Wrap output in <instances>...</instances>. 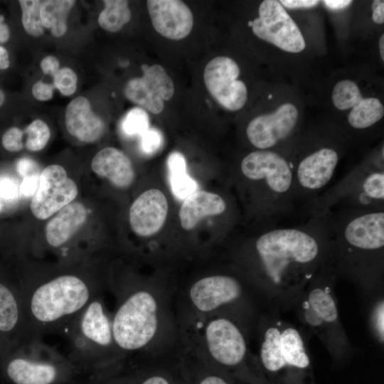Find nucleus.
Here are the masks:
<instances>
[{
  "label": "nucleus",
  "mask_w": 384,
  "mask_h": 384,
  "mask_svg": "<svg viewBox=\"0 0 384 384\" xmlns=\"http://www.w3.org/2000/svg\"><path fill=\"white\" fill-rule=\"evenodd\" d=\"M331 235L325 215L261 230L237 254V268L266 307L284 310L327 260Z\"/></svg>",
  "instance_id": "1"
},
{
  "label": "nucleus",
  "mask_w": 384,
  "mask_h": 384,
  "mask_svg": "<svg viewBox=\"0 0 384 384\" xmlns=\"http://www.w3.org/2000/svg\"><path fill=\"white\" fill-rule=\"evenodd\" d=\"M177 289L158 284L124 287L114 294L112 331L124 368L176 355L182 343Z\"/></svg>",
  "instance_id": "2"
},
{
  "label": "nucleus",
  "mask_w": 384,
  "mask_h": 384,
  "mask_svg": "<svg viewBox=\"0 0 384 384\" xmlns=\"http://www.w3.org/2000/svg\"><path fill=\"white\" fill-rule=\"evenodd\" d=\"M324 215L337 279L351 282L365 302L383 292L384 210L341 208Z\"/></svg>",
  "instance_id": "3"
},
{
  "label": "nucleus",
  "mask_w": 384,
  "mask_h": 384,
  "mask_svg": "<svg viewBox=\"0 0 384 384\" xmlns=\"http://www.w3.org/2000/svg\"><path fill=\"white\" fill-rule=\"evenodd\" d=\"M178 325L217 316L231 317L252 334L260 312L266 308L257 292L237 268L201 277L176 292Z\"/></svg>",
  "instance_id": "4"
},
{
  "label": "nucleus",
  "mask_w": 384,
  "mask_h": 384,
  "mask_svg": "<svg viewBox=\"0 0 384 384\" xmlns=\"http://www.w3.org/2000/svg\"><path fill=\"white\" fill-rule=\"evenodd\" d=\"M182 341L209 365L235 381L269 384L251 351L252 332L240 321L217 316L179 325Z\"/></svg>",
  "instance_id": "5"
},
{
  "label": "nucleus",
  "mask_w": 384,
  "mask_h": 384,
  "mask_svg": "<svg viewBox=\"0 0 384 384\" xmlns=\"http://www.w3.org/2000/svg\"><path fill=\"white\" fill-rule=\"evenodd\" d=\"M252 336L257 341L256 356L265 376L274 384H304L311 372L309 336L287 312L265 308Z\"/></svg>",
  "instance_id": "6"
},
{
  "label": "nucleus",
  "mask_w": 384,
  "mask_h": 384,
  "mask_svg": "<svg viewBox=\"0 0 384 384\" xmlns=\"http://www.w3.org/2000/svg\"><path fill=\"white\" fill-rule=\"evenodd\" d=\"M242 181L251 186V212L262 230L298 215L288 156L277 151L255 150L240 163Z\"/></svg>",
  "instance_id": "7"
},
{
  "label": "nucleus",
  "mask_w": 384,
  "mask_h": 384,
  "mask_svg": "<svg viewBox=\"0 0 384 384\" xmlns=\"http://www.w3.org/2000/svg\"><path fill=\"white\" fill-rule=\"evenodd\" d=\"M337 277L328 257L304 289L282 311L287 312L306 334L316 336L335 363L354 353L340 320L336 294Z\"/></svg>",
  "instance_id": "8"
},
{
  "label": "nucleus",
  "mask_w": 384,
  "mask_h": 384,
  "mask_svg": "<svg viewBox=\"0 0 384 384\" xmlns=\"http://www.w3.org/2000/svg\"><path fill=\"white\" fill-rule=\"evenodd\" d=\"M100 294L82 277L64 274L43 282L23 294V304L31 338L68 327Z\"/></svg>",
  "instance_id": "9"
},
{
  "label": "nucleus",
  "mask_w": 384,
  "mask_h": 384,
  "mask_svg": "<svg viewBox=\"0 0 384 384\" xmlns=\"http://www.w3.org/2000/svg\"><path fill=\"white\" fill-rule=\"evenodd\" d=\"M112 319L103 294H99L67 327L71 342L68 358L78 372L90 371L97 376L124 368L114 339Z\"/></svg>",
  "instance_id": "10"
},
{
  "label": "nucleus",
  "mask_w": 384,
  "mask_h": 384,
  "mask_svg": "<svg viewBox=\"0 0 384 384\" xmlns=\"http://www.w3.org/2000/svg\"><path fill=\"white\" fill-rule=\"evenodd\" d=\"M341 208L384 210L383 158L353 169L309 203L301 215L321 216Z\"/></svg>",
  "instance_id": "11"
},
{
  "label": "nucleus",
  "mask_w": 384,
  "mask_h": 384,
  "mask_svg": "<svg viewBox=\"0 0 384 384\" xmlns=\"http://www.w3.org/2000/svg\"><path fill=\"white\" fill-rule=\"evenodd\" d=\"M38 339L31 342V353L8 362L6 373L14 384H62L78 373L69 358L45 351Z\"/></svg>",
  "instance_id": "12"
},
{
  "label": "nucleus",
  "mask_w": 384,
  "mask_h": 384,
  "mask_svg": "<svg viewBox=\"0 0 384 384\" xmlns=\"http://www.w3.org/2000/svg\"><path fill=\"white\" fill-rule=\"evenodd\" d=\"M258 15L251 22L257 37L289 53H299L305 48L306 42L299 28L279 1H263Z\"/></svg>",
  "instance_id": "13"
},
{
  "label": "nucleus",
  "mask_w": 384,
  "mask_h": 384,
  "mask_svg": "<svg viewBox=\"0 0 384 384\" xmlns=\"http://www.w3.org/2000/svg\"><path fill=\"white\" fill-rule=\"evenodd\" d=\"M78 193L75 181L60 165L46 166L39 175L38 187L30 204L33 215L45 220L72 203Z\"/></svg>",
  "instance_id": "14"
},
{
  "label": "nucleus",
  "mask_w": 384,
  "mask_h": 384,
  "mask_svg": "<svg viewBox=\"0 0 384 384\" xmlns=\"http://www.w3.org/2000/svg\"><path fill=\"white\" fill-rule=\"evenodd\" d=\"M240 68L232 58L218 56L206 65L203 80L212 97L224 108L237 111L244 107L247 100L245 84L238 80Z\"/></svg>",
  "instance_id": "15"
},
{
  "label": "nucleus",
  "mask_w": 384,
  "mask_h": 384,
  "mask_svg": "<svg viewBox=\"0 0 384 384\" xmlns=\"http://www.w3.org/2000/svg\"><path fill=\"white\" fill-rule=\"evenodd\" d=\"M299 118L297 108L284 103L274 112L255 117L246 127V137L257 150H272L292 137Z\"/></svg>",
  "instance_id": "16"
},
{
  "label": "nucleus",
  "mask_w": 384,
  "mask_h": 384,
  "mask_svg": "<svg viewBox=\"0 0 384 384\" xmlns=\"http://www.w3.org/2000/svg\"><path fill=\"white\" fill-rule=\"evenodd\" d=\"M142 70V77L127 82L124 95L133 103L158 114L164 110V101L169 100L174 95V82L160 65L144 64Z\"/></svg>",
  "instance_id": "17"
},
{
  "label": "nucleus",
  "mask_w": 384,
  "mask_h": 384,
  "mask_svg": "<svg viewBox=\"0 0 384 384\" xmlns=\"http://www.w3.org/2000/svg\"><path fill=\"white\" fill-rule=\"evenodd\" d=\"M334 105L339 110L351 109L347 120L355 129H366L379 122L384 114V107L375 97H363L359 87L353 80L338 81L332 91Z\"/></svg>",
  "instance_id": "18"
},
{
  "label": "nucleus",
  "mask_w": 384,
  "mask_h": 384,
  "mask_svg": "<svg viewBox=\"0 0 384 384\" xmlns=\"http://www.w3.org/2000/svg\"><path fill=\"white\" fill-rule=\"evenodd\" d=\"M148 11L154 28L162 36L171 40L187 37L193 26L189 7L179 0H148Z\"/></svg>",
  "instance_id": "19"
},
{
  "label": "nucleus",
  "mask_w": 384,
  "mask_h": 384,
  "mask_svg": "<svg viewBox=\"0 0 384 384\" xmlns=\"http://www.w3.org/2000/svg\"><path fill=\"white\" fill-rule=\"evenodd\" d=\"M169 205L165 195L151 188L142 193L129 209V223L132 230L140 237L157 233L167 217Z\"/></svg>",
  "instance_id": "20"
},
{
  "label": "nucleus",
  "mask_w": 384,
  "mask_h": 384,
  "mask_svg": "<svg viewBox=\"0 0 384 384\" xmlns=\"http://www.w3.org/2000/svg\"><path fill=\"white\" fill-rule=\"evenodd\" d=\"M65 116L68 132L82 142H94L104 134L105 124L92 111L86 97L80 96L73 99L68 105Z\"/></svg>",
  "instance_id": "21"
},
{
  "label": "nucleus",
  "mask_w": 384,
  "mask_h": 384,
  "mask_svg": "<svg viewBox=\"0 0 384 384\" xmlns=\"http://www.w3.org/2000/svg\"><path fill=\"white\" fill-rule=\"evenodd\" d=\"M91 168L97 175L121 188L129 187L135 176L129 158L114 147H105L98 151L92 160Z\"/></svg>",
  "instance_id": "22"
},
{
  "label": "nucleus",
  "mask_w": 384,
  "mask_h": 384,
  "mask_svg": "<svg viewBox=\"0 0 384 384\" xmlns=\"http://www.w3.org/2000/svg\"><path fill=\"white\" fill-rule=\"evenodd\" d=\"M227 210V201L221 196L198 190L187 197L181 206L178 213L181 225L186 230H192L201 219L220 215Z\"/></svg>",
  "instance_id": "23"
},
{
  "label": "nucleus",
  "mask_w": 384,
  "mask_h": 384,
  "mask_svg": "<svg viewBox=\"0 0 384 384\" xmlns=\"http://www.w3.org/2000/svg\"><path fill=\"white\" fill-rule=\"evenodd\" d=\"M87 217V210L80 202H72L49 220L46 227V238L52 247L65 244L83 225Z\"/></svg>",
  "instance_id": "24"
},
{
  "label": "nucleus",
  "mask_w": 384,
  "mask_h": 384,
  "mask_svg": "<svg viewBox=\"0 0 384 384\" xmlns=\"http://www.w3.org/2000/svg\"><path fill=\"white\" fill-rule=\"evenodd\" d=\"M126 369L129 371L134 384H188L181 368L178 353Z\"/></svg>",
  "instance_id": "25"
},
{
  "label": "nucleus",
  "mask_w": 384,
  "mask_h": 384,
  "mask_svg": "<svg viewBox=\"0 0 384 384\" xmlns=\"http://www.w3.org/2000/svg\"><path fill=\"white\" fill-rule=\"evenodd\" d=\"M167 166L171 192L178 200H185L197 191L198 184L187 172L186 161L179 151H172L168 156Z\"/></svg>",
  "instance_id": "26"
},
{
  "label": "nucleus",
  "mask_w": 384,
  "mask_h": 384,
  "mask_svg": "<svg viewBox=\"0 0 384 384\" xmlns=\"http://www.w3.org/2000/svg\"><path fill=\"white\" fill-rule=\"evenodd\" d=\"M21 321L26 324L23 302L18 300L8 287L0 282V333L14 331L21 326Z\"/></svg>",
  "instance_id": "27"
},
{
  "label": "nucleus",
  "mask_w": 384,
  "mask_h": 384,
  "mask_svg": "<svg viewBox=\"0 0 384 384\" xmlns=\"http://www.w3.org/2000/svg\"><path fill=\"white\" fill-rule=\"evenodd\" d=\"M75 3L71 0L42 1L41 17L43 27L50 28L55 37L63 36L67 30V16Z\"/></svg>",
  "instance_id": "28"
},
{
  "label": "nucleus",
  "mask_w": 384,
  "mask_h": 384,
  "mask_svg": "<svg viewBox=\"0 0 384 384\" xmlns=\"http://www.w3.org/2000/svg\"><path fill=\"white\" fill-rule=\"evenodd\" d=\"M105 8L98 18L100 26L110 32L119 31L131 19L128 1L124 0L103 1Z\"/></svg>",
  "instance_id": "29"
},
{
  "label": "nucleus",
  "mask_w": 384,
  "mask_h": 384,
  "mask_svg": "<svg viewBox=\"0 0 384 384\" xmlns=\"http://www.w3.org/2000/svg\"><path fill=\"white\" fill-rule=\"evenodd\" d=\"M368 304V321L370 333L376 342L383 347L384 343V299L383 292L366 302Z\"/></svg>",
  "instance_id": "30"
},
{
  "label": "nucleus",
  "mask_w": 384,
  "mask_h": 384,
  "mask_svg": "<svg viewBox=\"0 0 384 384\" xmlns=\"http://www.w3.org/2000/svg\"><path fill=\"white\" fill-rule=\"evenodd\" d=\"M22 10V24L25 31L31 36H39L44 32L41 17L42 1L20 0Z\"/></svg>",
  "instance_id": "31"
},
{
  "label": "nucleus",
  "mask_w": 384,
  "mask_h": 384,
  "mask_svg": "<svg viewBox=\"0 0 384 384\" xmlns=\"http://www.w3.org/2000/svg\"><path fill=\"white\" fill-rule=\"evenodd\" d=\"M149 117L141 107L131 109L122 122V129L128 137L141 136L149 127Z\"/></svg>",
  "instance_id": "32"
},
{
  "label": "nucleus",
  "mask_w": 384,
  "mask_h": 384,
  "mask_svg": "<svg viewBox=\"0 0 384 384\" xmlns=\"http://www.w3.org/2000/svg\"><path fill=\"white\" fill-rule=\"evenodd\" d=\"M23 134L27 136L26 147L32 151L43 149L50 139V129L47 124L41 120L33 121L25 129Z\"/></svg>",
  "instance_id": "33"
},
{
  "label": "nucleus",
  "mask_w": 384,
  "mask_h": 384,
  "mask_svg": "<svg viewBox=\"0 0 384 384\" xmlns=\"http://www.w3.org/2000/svg\"><path fill=\"white\" fill-rule=\"evenodd\" d=\"M54 86L65 96L73 94L77 87L78 77L68 67L58 70L53 76Z\"/></svg>",
  "instance_id": "34"
},
{
  "label": "nucleus",
  "mask_w": 384,
  "mask_h": 384,
  "mask_svg": "<svg viewBox=\"0 0 384 384\" xmlns=\"http://www.w3.org/2000/svg\"><path fill=\"white\" fill-rule=\"evenodd\" d=\"M163 142V135L156 128H149L140 136V147L146 154L151 155L157 152Z\"/></svg>",
  "instance_id": "35"
},
{
  "label": "nucleus",
  "mask_w": 384,
  "mask_h": 384,
  "mask_svg": "<svg viewBox=\"0 0 384 384\" xmlns=\"http://www.w3.org/2000/svg\"><path fill=\"white\" fill-rule=\"evenodd\" d=\"M83 384H134V383L129 371L125 369L110 375L92 376Z\"/></svg>",
  "instance_id": "36"
},
{
  "label": "nucleus",
  "mask_w": 384,
  "mask_h": 384,
  "mask_svg": "<svg viewBox=\"0 0 384 384\" xmlns=\"http://www.w3.org/2000/svg\"><path fill=\"white\" fill-rule=\"evenodd\" d=\"M23 132L18 127H11L2 136L1 143L9 151H18L24 146L23 143Z\"/></svg>",
  "instance_id": "37"
},
{
  "label": "nucleus",
  "mask_w": 384,
  "mask_h": 384,
  "mask_svg": "<svg viewBox=\"0 0 384 384\" xmlns=\"http://www.w3.org/2000/svg\"><path fill=\"white\" fill-rule=\"evenodd\" d=\"M20 192V186L16 180L12 178L0 177V197L6 201L16 199Z\"/></svg>",
  "instance_id": "38"
},
{
  "label": "nucleus",
  "mask_w": 384,
  "mask_h": 384,
  "mask_svg": "<svg viewBox=\"0 0 384 384\" xmlns=\"http://www.w3.org/2000/svg\"><path fill=\"white\" fill-rule=\"evenodd\" d=\"M53 85L42 81L36 82L32 87L34 97L40 101H46L53 97Z\"/></svg>",
  "instance_id": "39"
},
{
  "label": "nucleus",
  "mask_w": 384,
  "mask_h": 384,
  "mask_svg": "<svg viewBox=\"0 0 384 384\" xmlns=\"http://www.w3.org/2000/svg\"><path fill=\"white\" fill-rule=\"evenodd\" d=\"M16 168L18 172L23 177L38 174L36 162L29 158L21 159L16 164Z\"/></svg>",
  "instance_id": "40"
},
{
  "label": "nucleus",
  "mask_w": 384,
  "mask_h": 384,
  "mask_svg": "<svg viewBox=\"0 0 384 384\" xmlns=\"http://www.w3.org/2000/svg\"><path fill=\"white\" fill-rule=\"evenodd\" d=\"M38 182L39 176L38 175L23 177L20 186V192L26 196H33L38 189Z\"/></svg>",
  "instance_id": "41"
},
{
  "label": "nucleus",
  "mask_w": 384,
  "mask_h": 384,
  "mask_svg": "<svg viewBox=\"0 0 384 384\" xmlns=\"http://www.w3.org/2000/svg\"><path fill=\"white\" fill-rule=\"evenodd\" d=\"M59 65L58 60L53 55L45 57L41 62V68L43 73L52 76H54L59 70Z\"/></svg>",
  "instance_id": "42"
},
{
  "label": "nucleus",
  "mask_w": 384,
  "mask_h": 384,
  "mask_svg": "<svg viewBox=\"0 0 384 384\" xmlns=\"http://www.w3.org/2000/svg\"><path fill=\"white\" fill-rule=\"evenodd\" d=\"M279 3L284 7L289 9H307L316 6L319 1L314 0H282Z\"/></svg>",
  "instance_id": "43"
},
{
  "label": "nucleus",
  "mask_w": 384,
  "mask_h": 384,
  "mask_svg": "<svg viewBox=\"0 0 384 384\" xmlns=\"http://www.w3.org/2000/svg\"><path fill=\"white\" fill-rule=\"evenodd\" d=\"M373 21L378 24L384 23V1H373L371 5Z\"/></svg>",
  "instance_id": "44"
},
{
  "label": "nucleus",
  "mask_w": 384,
  "mask_h": 384,
  "mask_svg": "<svg viewBox=\"0 0 384 384\" xmlns=\"http://www.w3.org/2000/svg\"><path fill=\"white\" fill-rule=\"evenodd\" d=\"M324 4L331 10H341L348 6L352 1L346 0H325Z\"/></svg>",
  "instance_id": "45"
},
{
  "label": "nucleus",
  "mask_w": 384,
  "mask_h": 384,
  "mask_svg": "<svg viewBox=\"0 0 384 384\" xmlns=\"http://www.w3.org/2000/svg\"><path fill=\"white\" fill-rule=\"evenodd\" d=\"M10 36L9 28L4 22V18L0 15V43L6 42Z\"/></svg>",
  "instance_id": "46"
},
{
  "label": "nucleus",
  "mask_w": 384,
  "mask_h": 384,
  "mask_svg": "<svg viewBox=\"0 0 384 384\" xmlns=\"http://www.w3.org/2000/svg\"><path fill=\"white\" fill-rule=\"evenodd\" d=\"M9 66L8 51L0 46V69H6Z\"/></svg>",
  "instance_id": "47"
},
{
  "label": "nucleus",
  "mask_w": 384,
  "mask_h": 384,
  "mask_svg": "<svg viewBox=\"0 0 384 384\" xmlns=\"http://www.w3.org/2000/svg\"><path fill=\"white\" fill-rule=\"evenodd\" d=\"M379 51L380 58L384 61V34L383 33L379 39Z\"/></svg>",
  "instance_id": "48"
},
{
  "label": "nucleus",
  "mask_w": 384,
  "mask_h": 384,
  "mask_svg": "<svg viewBox=\"0 0 384 384\" xmlns=\"http://www.w3.org/2000/svg\"><path fill=\"white\" fill-rule=\"evenodd\" d=\"M5 100V95L4 92L0 90V106L2 105Z\"/></svg>",
  "instance_id": "49"
},
{
  "label": "nucleus",
  "mask_w": 384,
  "mask_h": 384,
  "mask_svg": "<svg viewBox=\"0 0 384 384\" xmlns=\"http://www.w3.org/2000/svg\"><path fill=\"white\" fill-rule=\"evenodd\" d=\"M1 203H0V210H1Z\"/></svg>",
  "instance_id": "50"
}]
</instances>
